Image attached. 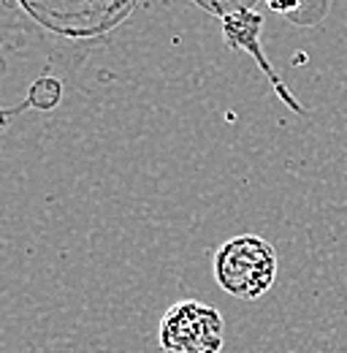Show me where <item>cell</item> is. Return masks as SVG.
I'll list each match as a JSON object with an SVG mask.
<instances>
[{
	"label": "cell",
	"mask_w": 347,
	"mask_h": 353,
	"mask_svg": "<svg viewBox=\"0 0 347 353\" xmlns=\"http://www.w3.org/2000/svg\"><path fill=\"white\" fill-rule=\"evenodd\" d=\"M225 323L220 310L196 299H185L160 318L163 353H220Z\"/></svg>",
	"instance_id": "obj_3"
},
{
	"label": "cell",
	"mask_w": 347,
	"mask_h": 353,
	"mask_svg": "<svg viewBox=\"0 0 347 353\" xmlns=\"http://www.w3.org/2000/svg\"><path fill=\"white\" fill-rule=\"evenodd\" d=\"M215 277L220 288L236 299H258L277 277V253L255 234H239L215 253Z\"/></svg>",
	"instance_id": "obj_2"
},
{
	"label": "cell",
	"mask_w": 347,
	"mask_h": 353,
	"mask_svg": "<svg viewBox=\"0 0 347 353\" xmlns=\"http://www.w3.org/2000/svg\"><path fill=\"white\" fill-rule=\"evenodd\" d=\"M260 17L255 11H250L247 6H239L233 14H225L222 17V28H225V39H228V44L231 46H244L247 52H253L255 54V60H258V65L263 68V74L274 82V88L277 92L285 98V103L291 106V109H299L302 112V106L288 95V90L280 85V77L269 68V63H266V57H263V52H260V44H258V33H260Z\"/></svg>",
	"instance_id": "obj_4"
},
{
	"label": "cell",
	"mask_w": 347,
	"mask_h": 353,
	"mask_svg": "<svg viewBox=\"0 0 347 353\" xmlns=\"http://www.w3.org/2000/svg\"><path fill=\"white\" fill-rule=\"evenodd\" d=\"M274 14H280V17H285V19H293V22H302L304 25V11H306V6L312 3V0H263Z\"/></svg>",
	"instance_id": "obj_5"
},
{
	"label": "cell",
	"mask_w": 347,
	"mask_h": 353,
	"mask_svg": "<svg viewBox=\"0 0 347 353\" xmlns=\"http://www.w3.org/2000/svg\"><path fill=\"white\" fill-rule=\"evenodd\" d=\"M138 0H0V65L19 36L101 39L114 30Z\"/></svg>",
	"instance_id": "obj_1"
}]
</instances>
